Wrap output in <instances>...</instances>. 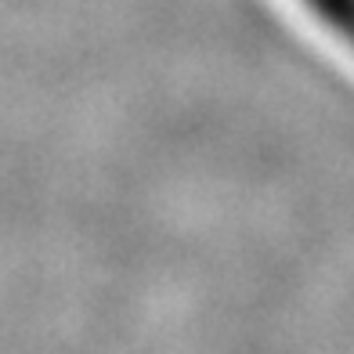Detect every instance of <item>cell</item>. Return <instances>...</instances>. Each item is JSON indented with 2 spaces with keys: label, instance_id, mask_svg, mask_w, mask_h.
I'll list each match as a JSON object with an SVG mask.
<instances>
[{
  "label": "cell",
  "instance_id": "cell-1",
  "mask_svg": "<svg viewBox=\"0 0 354 354\" xmlns=\"http://www.w3.org/2000/svg\"><path fill=\"white\" fill-rule=\"evenodd\" d=\"M311 4H315V11L322 15V19L333 22L354 44V0H311Z\"/></svg>",
  "mask_w": 354,
  "mask_h": 354
}]
</instances>
